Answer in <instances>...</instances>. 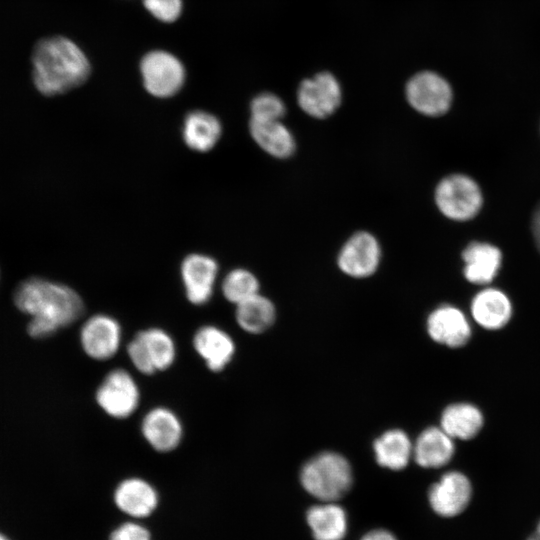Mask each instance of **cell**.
Returning a JSON list of instances; mask_svg holds the SVG:
<instances>
[{
	"instance_id": "6da1fadb",
	"label": "cell",
	"mask_w": 540,
	"mask_h": 540,
	"mask_svg": "<svg viewBox=\"0 0 540 540\" xmlns=\"http://www.w3.org/2000/svg\"><path fill=\"white\" fill-rule=\"evenodd\" d=\"M32 79L45 96H57L83 85L92 65L85 51L65 36L41 39L32 52Z\"/></svg>"
},
{
	"instance_id": "7a4b0ae2",
	"label": "cell",
	"mask_w": 540,
	"mask_h": 540,
	"mask_svg": "<svg viewBox=\"0 0 540 540\" xmlns=\"http://www.w3.org/2000/svg\"><path fill=\"white\" fill-rule=\"evenodd\" d=\"M13 301L30 318L50 323L58 330L80 319L85 309L74 289L40 277L22 281L14 291Z\"/></svg>"
},
{
	"instance_id": "3957f363",
	"label": "cell",
	"mask_w": 540,
	"mask_h": 540,
	"mask_svg": "<svg viewBox=\"0 0 540 540\" xmlns=\"http://www.w3.org/2000/svg\"><path fill=\"white\" fill-rule=\"evenodd\" d=\"M300 483L308 494L320 502H337L352 487V467L340 453L323 451L301 467Z\"/></svg>"
},
{
	"instance_id": "277c9868",
	"label": "cell",
	"mask_w": 540,
	"mask_h": 540,
	"mask_svg": "<svg viewBox=\"0 0 540 540\" xmlns=\"http://www.w3.org/2000/svg\"><path fill=\"white\" fill-rule=\"evenodd\" d=\"M139 72L146 92L160 99L178 94L187 78L182 60L165 49L147 51L140 59Z\"/></svg>"
},
{
	"instance_id": "5b68a950",
	"label": "cell",
	"mask_w": 540,
	"mask_h": 540,
	"mask_svg": "<svg viewBox=\"0 0 540 540\" xmlns=\"http://www.w3.org/2000/svg\"><path fill=\"white\" fill-rule=\"evenodd\" d=\"M435 203L445 217L454 221H468L481 210L483 195L471 177L451 174L436 186Z\"/></svg>"
},
{
	"instance_id": "8992f818",
	"label": "cell",
	"mask_w": 540,
	"mask_h": 540,
	"mask_svg": "<svg viewBox=\"0 0 540 540\" xmlns=\"http://www.w3.org/2000/svg\"><path fill=\"white\" fill-rule=\"evenodd\" d=\"M127 354L133 366L142 374L152 375L172 366L176 358L173 338L163 329L139 331L127 344Z\"/></svg>"
},
{
	"instance_id": "52a82bcc",
	"label": "cell",
	"mask_w": 540,
	"mask_h": 540,
	"mask_svg": "<svg viewBox=\"0 0 540 540\" xmlns=\"http://www.w3.org/2000/svg\"><path fill=\"white\" fill-rule=\"evenodd\" d=\"M405 96L415 111L429 117L444 115L453 101L449 82L440 74L428 70L418 72L408 80Z\"/></svg>"
},
{
	"instance_id": "ba28073f",
	"label": "cell",
	"mask_w": 540,
	"mask_h": 540,
	"mask_svg": "<svg viewBox=\"0 0 540 540\" xmlns=\"http://www.w3.org/2000/svg\"><path fill=\"white\" fill-rule=\"evenodd\" d=\"M98 406L116 419L130 417L140 403V390L133 376L122 368L111 370L98 386Z\"/></svg>"
},
{
	"instance_id": "9c48e42d",
	"label": "cell",
	"mask_w": 540,
	"mask_h": 540,
	"mask_svg": "<svg viewBox=\"0 0 540 540\" xmlns=\"http://www.w3.org/2000/svg\"><path fill=\"white\" fill-rule=\"evenodd\" d=\"M296 97L303 112L316 119H325L339 108L342 89L337 78L324 71L304 79L297 89Z\"/></svg>"
},
{
	"instance_id": "30bf717a",
	"label": "cell",
	"mask_w": 540,
	"mask_h": 540,
	"mask_svg": "<svg viewBox=\"0 0 540 540\" xmlns=\"http://www.w3.org/2000/svg\"><path fill=\"white\" fill-rule=\"evenodd\" d=\"M473 487L462 472L452 470L442 474L428 490V502L434 513L443 518L460 515L469 506Z\"/></svg>"
},
{
	"instance_id": "8fae6325",
	"label": "cell",
	"mask_w": 540,
	"mask_h": 540,
	"mask_svg": "<svg viewBox=\"0 0 540 540\" xmlns=\"http://www.w3.org/2000/svg\"><path fill=\"white\" fill-rule=\"evenodd\" d=\"M380 259L381 248L378 240L371 233L360 231L353 234L341 247L337 265L344 274L361 279L376 272Z\"/></svg>"
},
{
	"instance_id": "7c38bea8",
	"label": "cell",
	"mask_w": 540,
	"mask_h": 540,
	"mask_svg": "<svg viewBox=\"0 0 540 540\" xmlns=\"http://www.w3.org/2000/svg\"><path fill=\"white\" fill-rule=\"evenodd\" d=\"M80 344L87 356L97 361L114 357L121 345L119 322L106 314L89 317L80 329Z\"/></svg>"
},
{
	"instance_id": "4fadbf2b",
	"label": "cell",
	"mask_w": 540,
	"mask_h": 540,
	"mask_svg": "<svg viewBox=\"0 0 540 540\" xmlns=\"http://www.w3.org/2000/svg\"><path fill=\"white\" fill-rule=\"evenodd\" d=\"M218 270L217 261L209 255L193 253L183 259L180 274L186 298L190 303L203 305L209 302Z\"/></svg>"
},
{
	"instance_id": "5bb4252c",
	"label": "cell",
	"mask_w": 540,
	"mask_h": 540,
	"mask_svg": "<svg viewBox=\"0 0 540 540\" xmlns=\"http://www.w3.org/2000/svg\"><path fill=\"white\" fill-rule=\"evenodd\" d=\"M117 509L132 520L150 517L159 504L155 487L140 477H129L118 483L113 492Z\"/></svg>"
},
{
	"instance_id": "9a60e30c",
	"label": "cell",
	"mask_w": 540,
	"mask_h": 540,
	"mask_svg": "<svg viewBox=\"0 0 540 540\" xmlns=\"http://www.w3.org/2000/svg\"><path fill=\"white\" fill-rule=\"evenodd\" d=\"M426 328L434 342L452 349L465 346L471 337V328L464 313L448 304L435 308L429 314Z\"/></svg>"
},
{
	"instance_id": "2e32d148",
	"label": "cell",
	"mask_w": 540,
	"mask_h": 540,
	"mask_svg": "<svg viewBox=\"0 0 540 540\" xmlns=\"http://www.w3.org/2000/svg\"><path fill=\"white\" fill-rule=\"evenodd\" d=\"M141 433L154 450L167 453L179 446L183 427L179 417L172 410L154 407L144 415Z\"/></svg>"
},
{
	"instance_id": "e0dca14e",
	"label": "cell",
	"mask_w": 540,
	"mask_h": 540,
	"mask_svg": "<svg viewBox=\"0 0 540 540\" xmlns=\"http://www.w3.org/2000/svg\"><path fill=\"white\" fill-rule=\"evenodd\" d=\"M193 347L212 372L225 369L235 354V343L231 336L213 325L202 326L195 332Z\"/></svg>"
},
{
	"instance_id": "ac0fdd59",
	"label": "cell",
	"mask_w": 540,
	"mask_h": 540,
	"mask_svg": "<svg viewBox=\"0 0 540 540\" xmlns=\"http://www.w3.org/2000/svg\"><path fill=\"white\" fill-rule=\"evenodd\" d=\"M470 313L480 327L499 330L510 321L512 305L504 292L489 287L474 295L470 303Z\"/></svg>"
},
{
	"instance_id": "d6986e66",
	"label": "cell",
	"mask_w": 540,
	"mask_h": 540,
	"mask_svg": "<svg viewBox=\"0 0 540 540\" xmlns=\"http://www.w3.org/2000/svg\"><path fill=\"white\" fill-rule=\"evenodd\" d=\"M454 451L453 439L440 426H430L413 442L412 458L420 467L437 469L451 461Z\"/></svg>"
},
{
	"instance_id": "ffe728a7",
	"label": "cell",
	"mask_w": 540,
	"mask_h": 540,
	"mask_svg": "<svg viewBox=\"0 0 540 540\" xmlns=\"http://www.w3.org/2000/svg\"><path fill=\"white\" fill-rule=\"evenodd\" d=\"M465 279L475 285H486L498 274L502 253L486 242H472L462 252Z\"/></svg>"
},
{
	"instance_id": "44dd1931",
	"label": "cell",
	"mask_w": 540,
	"mask_h": 540,
	"mask_svg": "<svg viewBox=\"0 0 540 540\" xmlns=\"http://www.w3.org/2000/svg\"><path fill=\"white\" fill-rule=\"evenodd\" d=\"M221 135V121L208 111H190L183 120L182 138L186 146L193 151L203 153L212 150Z\"/></svg>"
},
{
	"instance_id": "7402d4cb",
	"label": "cell",
	"mask_w": 540,
	"mask_h": 540,
	"mask_svg": "<svg viewBox=\"0 0 540 540\" xmlns=\"http://www.w3.org/2000/svg\"><path fill=\"white\" fill-rule=\"evenodd\" d=\"M306 522L314 540H343L348 531V517L337 502H320L306 512Z\"/></svg>"
},
{
	"instance_id": "603a6c76",
	"label": "cell",
	"mask_w": 540,
	"mask_h": 540,
	"mask_svg": "<svg viewBox=\"0 0 540 540\" xmlns=\"http://www.w3.org/2000/svg\"><path fill=\"white\" fill-rule=\"evenodd\" d=\"M249 132L254 142L275 158H288L295 151L294 136L281 120L250 119Z\"/></svg>"
},
{
	"instance_id": "cb8c5ba5",
	"label": "cell",
	"mask_w": 540,
	"mask_h": 540,
	"mask_svg": "<svg viewBox=\"0 0 540 540\" xmlns=\"http://www.w3.org/2000/svg\"><path fill=\"white\" fill-rule=\"evenodd\" d=\"M483 424L484 417L480 409L468 402L451 403L440 415V427L452 439L471 440Z\"/></svg>"
},
{
	"instance_id": "d4e9b609",
	"label": "cell",
	"mask_w": 540,
	"mask_h": 540,
	"mask_svg": "<svg viewBox=\"0 0 540 540\" xmlns=\"http://www.w3.org/2000/svg\"><path fill=\"white\" fill-rule=\"evenodd\" d=\"M373 452L377 464L383 468L399 471L412 459L413 442L401 429H389L373 443Z\"/></svg>"
},
{
	"instance_id": "484cf974",
	"label": "cell",
	"mask_w": 540,
	"mask_h": 540,
	"mask_svg": "<svg viewBox=\"0 0 540 540\" xmlns=\"http://www.w3.org/2000/svg\"><path fill=\"white\" fill-rule=\"evenodd\" d=\"M235 318L239 327L250 334H260L275 322L273 302L260 293L236 305Z\"/></svg>"
},
{
	"instance_id": "4316f807",
	"label": "cell",
	"mask_w": 540,
	"mask_h": 540,
	"mask_svg": "<svg viewBox=\"0 0 540 540\" xmlns=\"http://www.w3.org/2000/svg\"><path fill=\"white\" fill-rule=\"evenodd\" d=\"M259 281L249 270L236 268L223 278L221 290L224 298L237 305L259 293Z\"/></svg>"
},
{
	"instance_id": "83f0119b",
	"label": "cell",
	"mask_w": 540,
	"mask_h": 540,
	"mask_svg": "<svg viewBox=\"0 0 540 540\" xmlns=\"http://www.w3.org/2000/svg\"><path fill=\"white\" fill-rule=\"evenodd\" d=\"M285 112L284 102L274 93L262 92L256 95L250 103V119L281 120Z\"/></svg>"
},
{
	"instance_id": "f1b7e54d",
	"label": "cell",
	"mask_w": 540,
	"mask_h": 540,
	"mask_svg": "<svg viewBox=\"0 0 540 540\" xmlns=\"http://www.w3.org/2000/svg\"><path fill=\"white\" fill-rule=\"evenodd\" d=\"M145 10L156 20L171 24L182 15L184 0H142Z\"/></svg>"
},
{
	"instance_id": "f546056e",
	"label": "cell",
	"mask_w": 540,
	"mask_h": 540,
	"mask_svg": "<svg viewBox=\"0 0 540 540\" xmlns=\"http://www.w3.org/2000/svg\"><path fill=\"white\" fill-rule=\"evenodd\" d=\"M108 540H152V535L146 526L131 519L116 526Z\"/></svg>"
},
{
	"instance_id": "4dcf8cb0",
	"label": "cell",
	"mask_w": 540,
	"mask_h": 540,
	"mask_svg": "<svg viewBox=\"0 0 540 540\" xmlns=\"http://www.w3.org/2000/svg\"><path fill=\"white\" fill-rule=\"evenodd\" d=\"M360 540H398L396 536L386 529H373L364 534Z\"/></svg>"
},
{
	"instance_id": "1f68e13d",
	"label": "cell",
	"mask_w": 540,
	"mask_h": 540,
	"mask_svg": "<svg viewBox=\"0 0 540 540\" xmlns=\"http://www.w3.org/2000/svg\"><path fill=\"white\" fill-rule=\"evenodd\" d=\"M531 227L535 245L540 252V204L533 213Z\"/></svg>"
},
{
	"instance_id": "d6a6232c",
	"label": "cell",
	"mask_w": 540,
	"mask_h": 540,
	"mask_svg": "<svg viewBox=\"0 0 540 540\" xmlns=\"http://www.w3.org/2000/svg\"><path fill=\"white\" fill-rule=\"evenodd\" d=\"M527 540H540V520L538 521L535 530L532 532V534L527 538Z\"/></svg>"
},
{
	"instance_id": "836d02e7",
	"label": "cell",
	"mask_w": 540,
	"mask_h": 540,
	"mask_svg": "<svg viewBox=\"0 0 540 540\" xmlns=\"http://www.w3.org/2000/svg\"><path fill=\"white\" fill-rule=\"evenodd\" d=\"M0 540H8L5 536L0 534Z\"/></svg>"
}]
</instances>
